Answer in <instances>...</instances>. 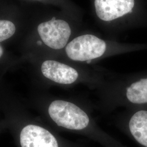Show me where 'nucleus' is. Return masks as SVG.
Instances as JSON below:
<instances>
[{
  "label": "nucleus",
  "instance_id": "f257e3e1",
  "mask_svg": "<svg viewBox=\"0 0 147 147\" xmlns=\"http://www.w3.org/2000/svg\"><path fill=\"white\" fill-rule=\"evenodd\" d=\"M48 113L58 126L70 130H88L95 123L80 106L68 101H53L49 106Z\"/></svg>",
  "mask_w": 147,
  "mask_h": 147
},
{
  "label": "nucleus",
  "instance_id": "f03ea898",
  "mask_svg": "<svg viewBox=\"0 0 147 147\" xmlns=\"http://www.w3.org/2000/svg\"><path fill=\"white\" fill-rule=\"evenodd\" d=\"M106 49L104 40L92 34H85L74 38L68 43L65 52L73 61L89 63L93 59L102 56Z\"/></svg>",
  "mask_w": 147,
  "mask_h": 147
},
{
  "label": "nucleus",
  "instance_id": "7ed1b4c3",
  "mask_svg": "<svg viewBox=\"0 0 147 147\" xmlns=\"http://www.w3.org/2000/svg\"><path fill=\"white\" fill-rule=\"evenodd\" d=\"M38 32L44 43L55 50L67 46L71 34L68 24L62 20H51L41 23L38 26Z\"/></svg>",
  "mask_w": 147,
  "mask_h": 147
},
{
  "label": "nucleus",
  "instance_id": "20e7f679",
  "mask_svg": "<svg viewBox=\"0 0 147 147\" xmlns=\"http://www.w3.org/2000/svg\"><path fill=\"white\" fill-rule=\"evenodd\" d=\"M41 71L46 78L59 84H71L89 81L82 78L76 69L56 61H44L41 67Z\"/></svg>",
  "mask_w": 147,
  "mask_h": 147
},
{
  "label": "nucleus",
  "instance_id": "39448f33",
  "mask_svg": "<svg viewBox=\"0 0 147 147\" xmlns=\"http://www.w3.org/2000/svg\"><path fill=\"white\" fill-rule=\"evenodd\" d=\"M120 92L124 104L132 107L147 106V75L130 78Z\"/></svg>",
  "mask_w": 147,
  "mask_h": 147
},
{
  "label": "nucleus",
  "instance_id": "423d86ee",
  "mask_svg": "<svg viewBox=\"0 0 147 147\" xmlns=\"http://www.w3.org/2000/svg\"><path fill=\"white\" fill-rule=\"evenodd\" d=\"M94 5L100 19L110 21L131 13L135 0H95Z\"/></svg>",
  "mask_w": 147,
  "mask_h": 147
},
{
  "label": "nucleus",
  "instance_id": "0eeeda50",
  "mask_svg": "<svg viewBox=\"0 0 147 147\" xmlns=\"http://www.w3.org/2000/svg\"><path fill=\"white\" fill-rule=\"evenodd\" d=\"M21 147H58L56 138L47 129L34 125L23 128L20 134Z\"/></svg>",
  "mask_w": 147,
  "mask_h": 147
},
{
  "label": "nucleus",
  "instance_id": "6e6552de",
  "mask_svg": "<svg viewBox=\"0 0 147 147\" xmlns=\"http://www.w3.org/2000/svg\"><path fill=\"white\" fill-rule=\"evenodd\" d=\"M126 123L131 135L140 146L147 147V106L132 107Z\"/></svg>",
  "mask_w": 147,
  "mask_h": 147
},
{
  "label": "nucleus",
  "instance_id": "1a4fd4ad",
  "mask_svg": "<svg viewBox=\"0 0 147 147\" xmlns=\"http://www.w3.org/2000/svg\"><path fill=\"white\" fill-rule=\"evenodd\" d=\"M14 24L10 21L0 20V42L11 38L16 32Z\"/></svg>",
  "mask_w": 147,
  "mask_h": 147
},
{
  "label": "nucleus",
  "instance_id": "9d476101",
  "mask_svg": "<svg viewBox=\"0 0 147 147\" xmlns=\"http://www.w3.org/2000/svg\"><path fill=\"white\" fill-rule=\"evenodd\" d=\"M3 49H2V47H1V46H0V57L2 56V55H3Z\"/></svg>",
  "mask_w": 147,
  "mask_h": 147
},
{
  "label": "nucleus",
  "instance_id": "9b49d317",
  "mask_svg": "<svg viewBox=\"0 0 147 147\" xmlns=\"http://www.w3.org/2000/svg\"><path fill=\"white\" fill-rule=\"evenodd\" d=\"M37 44H38V45H42V42H40V41H38L37 42Z\"/></svg>",
  "mask_w": 147,
  "mask_h": 147
},
{
  "label": "nucleus",
  "instance_id": "f8f14e48",
  "mask_svg": "<svg viewBox=\"0 0 147 147\" xmlns=\"http://www.w3.org/2000/svg\"><path fill=\"white\" fill-rule=\"evenodd\" d=\"M51 20H56V18H55V17H53Z\"/></svg>",
  "mask_w": 147,
  "mask_h": 147
}]
</instances>
